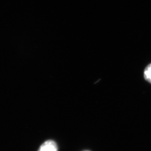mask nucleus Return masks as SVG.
I'll return each mask as SVG.
<instances>
[{
	"label": "nucleus",
	"instance_id": "f257e3e1",
	"mask_svg": "<svg viewBox=\"0 0 151 151\" xmlns=\"http://www.w3.org/2000/svg\"><path fill=\"white\" fill-rule=\"evenodd\" d=\"M58 146L53 140H47L41 145L38 151H58Z\"/></svg>",
	"mask_w": 151,
	"mask_h": 151
},
{
	"label": "nucleus",
	"instance_id": "f03ea898",
	"mask_svg": "<svg viewBox=\"0 0 151 151\" xmlns=\"http://www.w3.org/2000/svg\"><path fill=\"white\" fill-rule=\"evenodd\" d=\"M144 77L146 81L151 83V64L147 66L145 69Z\"/></svg>",
	"mask_w": 151,
	"mask_h": 151
}]
</instances>
